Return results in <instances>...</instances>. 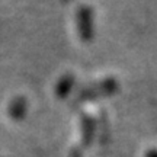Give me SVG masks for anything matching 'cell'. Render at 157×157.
Masks as SVG:
<instances>
[{
  "instance_id": "1",
  "label": "cell",
  "mask_w": 157,
  "mask_h": 157,
  "mask_svg": "<svg viewBox=\"0 0 157 157\" xmlns=\"http://www.w3.org/2000/svg\"><path fill=\"white\" fill-rule=\"evenodd\" d=\"M118 89H119V83H118L117 78L108 77L84 87L77 95V98L78 101H93L96 98L113 95L115 92H118Z\"/></svg>"
},
{
  "instance_id": "2",
  "label": "cell",
  "mask_w": 157,
  "mask_h": 157,
  "mask_svg": "<svg viewBox=\"0 0 157 157\" xmlns=\"http://www.w3.org/2000/svg\"><path fill=\"white\" fill-rule=\"evenodd\" d=\"M76 23L80 38L84 42H90L95 36V23H93V12L89 6H80L77 9Z\"/></svg>"
},
{
  "instance_id": "3",
  "label": "cell",
  "mask_w": 157,
  "mask_h": 157,
  "mask_svg": "<svg viewBox=\"0 0 157 157\" xmlns=\"http://www.w3.org/2000/svg\"><path fill=\"white\" fill-rule=\"evenodd\" d=\"M73 83H74L73 74H66V76H64V77H63L61 80L58 82V83H57L56 95L64 98V96H66L68 92H70V89L73 87Z\"/></svg>"
},
{
  "instance_id": "4",
  "label": "cell",
  "mask_w": 157,
  "mask_h": 157,
  "mask_svg": "<svg viewBox=\"0 0 157 157\" xmlns=\"http://www.w3.org/2000/svg\"><path fill=\"white\" fill-rule=\"evenodd\" d=\"M9 111H10V115H13V117H21L26 111V101L23 98H17L16 101H13L10 103Z\"/></svg>"
},
{
  "instance_id": "5",
  "label": "cell",
  "mask_w": 157,
  "mask_h": 157,
  "mask_svg": "<svg viewBox=\"0 0 157 157\" xmlns=\"http://www.w3.org/2000/svg\"><path fill=\"white\" fill-rule=\"evenodd\" d=\"M146 157H157V150H150L146 154Z\"/></svg>"
}]
</instances>
